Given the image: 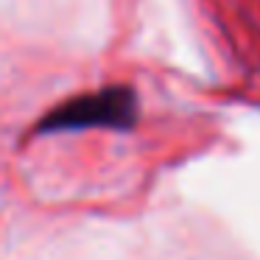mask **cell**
<instances>
[{"mask_svg":"<svg viewBox=\"0 0 260 260\" xmlns=\"http://www.w3.org/2000/svg\"><path fill=\"white\" fill-rule=\"evenodd\" d=\"M137 115V101L126 87H107V90L79 95L59 104L37 126L40 135H59V132L81 129H129Z\"/></svg>","mask_w":260,"mask_h":260,"instance_id":"cell-1","label":"cell"}]
</instances>
